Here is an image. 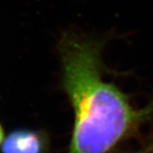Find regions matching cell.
I'll return each mask as SVG.
<instances>
[{
  "instance_id": "obj_4",
  "label": "cell",
  "mask_w": 153,
  "mask_h": 153,
  "mask_svg": "<svg viewBox=\"0 0 153 153\" xmlns=\"http://www.w3.org/2000/svg\"><path fill=\"white\" fill-rule=\"evenodd\" d=\"M4 141V130L2 126L0 125V145Z\"/></svg>"
},
{
  "instance_id": "obj_2",
  "label": "cell",
  "mask_w": 153,
  "mask_h": 153,
  "mask_svg": "<svg viewBox=\"0 0 153 153\" xmlns=\"http://www.w3.org/2000/svg\"><path fill=\"white\" fill-rule=\"evenodd\" d=\"M43 148L41 135L27 129L12 132L2 143V153H41Z\"/></svg>"
},
{
  "instance_id": "obj_1",
  "label": "cell",
  "mask_w": 153,
  "mask_h": 153,
  "mask_svg": "<svg viewBox=\"0 0 153 153\" xmlns=\"http://www.w3.org/2000/svg\"><path fill=\"white\" fill-rule=\"evenodd\" d=\"M106 40L68 33L60 43L62 85L74 112L68 153H109L153 117V100L135 108L104 78Z\"/></svg>"
},
{
  "instance_id": "obj_3",
  "label": "cell",
  "mask_w": 153,
  "mask_h": 153,
  "mask_svg": "<svg viewBox=\"0 0 153 153\" xmlns=\"http://www.w3.org/2000/svg\"><path fill=\"white\" fill-rule=\"evenodd\" d=\"M132 153H153V140L148 143V145H146V146L141 148L140 150Z\"/></svg>"
}]
</instances>
